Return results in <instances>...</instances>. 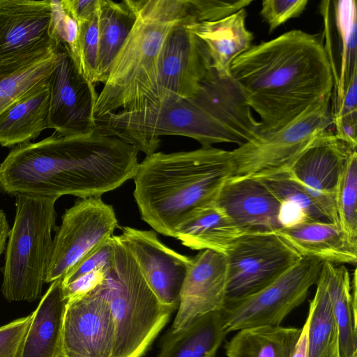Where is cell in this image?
<instances>
[{
  "label": "cell",
  "instance_id": "484cf974",
  "mask_svg": "<svg viewBox=\"0 0 357 357\" xmlns=\"http://www.w3.org/2000/svg\"><path fill=\"white\" fill-rule=\"evenodd\" d=\"M48 82L14 103L0 115L1 146L11 147L28 143L48 128Z\"/></svg>",
  "mask_w": 357,
  "mask_h": 357
},
{
  "label": "cell",
  "instance_id": "ffe728a7",
  "mask_svg": "<svg viewBox=\"0 0 357 357\" xmlns=\"http://www.w3.org/2000/svg\"><path fill=\"white\" fill-rule=\"evenodd\" d=\"M215 203L243 234L273 233L282 228L280 203L260 180L229 177Z\"/></svg>",
  "mask_w": 357,
  "mask_h": 357
},
{
  "label": "cell",
  "instance_id": "8fae6325",
  "mask_svg": "<svg viewBox=\"0 0 357 357\" xmlns=\"http://www.w3.org/2000/svg\"><path fill=\"white\" fill-rule=\"evenodd\" d=\"M57 1L0 0V64L38 60L60 45Z\"/></svg>",
  "mask_w": 357,
  "mask_h": 357
},
{
  "label": "cell",
  "instance_id": "44dd1931",
  "mask_svg": "<svg viewBox=\"0 0 357 357\" xmlns=\"http://www.w3.org/2000/svg\"><path fill=\"white\" fill-rule=\"evenodd\" d=\"M302 258H313L337 265L356 264L357 245L341 227L329 222H305L275 232Z\"/></svg>",
  "mask_w": 357,
  "mask_h": 357
},
{
  "label": "cell",
  "instance_id": "4fadbf2b",
  "mask_svg": "<svg viewBox=\"0 0 357 357\" xmlns=\"http://www.w3.org/2000/svg\"><path fill=\"white\" fill-rule=\"evenodd\" d=\"M188 24L178 25L167 38L159 56L154 82L143 106L167 99L195 98L213 70L203 44L188 29Z\"/></svg>",
  "mask_w": 357,
  "mask_h": 357
},
{
  "label": "cell",
  "instance_id": "d590c367",
  "mask_svg": "<svg viewBox=\"0 0 357 357\" xmlns=\"http://www.w3.org/2000/svg\"><path fill=\"white\" fill-rule=\"evenodd\" d=\"M31 313L0 326V357H19Z\"/></svg>",
  "mask_w": 357,
  "mask_h": 357
},
{
  "label": "cell",
  "instance_id": "277c9868",
  "mask_svg": "<svg viewBox=\"0 0 357 357\" xmlns=\"http://www.w3.org/2000/svg\"><path fill=\"white\" fill-rule=\"evenodd\" d=\"M231 175L229 151L202 146L155 152L138 164L133 195L142 219L155 231L175 238L192 212L215 202Z\"/></svg>",
  "mask_w": 357,
  "mask_h": 357
},
{
  "label": "cell",
  "instance_id": "7c38bea8",
  "mask_svg": "<svg viewBox=\"0 0 357 357\" xmlns=\"http://www.w3.org/2000/svg\"><path fill=\"white\" fill-rule=\"evenodd\" d=\"M116 228L119 226L114 210L100 196L78 198L62 216L45 282L63 277L79 260L112 238Z\"/></svg>",
  "mask_w": 357,
  "mask_h": 357
},
{
  "label": "cell",
  "instance_id": "4316f807",
  "mask_svg": "<svg viewBox=\"0 0 357 357\" xmlns=\"http://www.w3.org/2000/svg\"><path fill=\"white\" fill-rule=\"evenodd\" d=\"M227 335L220 311L209 312L178 332L169 331L157 357H214Z\"/></svg>",
  "mask_w": 357,
  "mask_h": 357
},
{
  "label": "cell",
  "instance_id": "b9f144b4",
  "mask_svg": "<svg viewBox=\"0 0 357 357\" xmlns=\"http://www.w3.org/2000/svg\"><path fill=\"white\" fill-rule=\"evenodd\" d=\"M214 357H215V356H214Z\"/></svg>",
  "mask_w": 357,
  "mask_h": 357
},
{
  "label": "cell",
  "instance_id": "60d3db41",
  "mask_svg": "<svg viewBox=\"0 0 357 357\" xmlns=\"http://www.w3.org/2000/svg\"><path fill=\"white\" fill-rule=\"evenodd\" d=\"M9 231L6 214L0 209V256L4 251Z\"/></svg>",
  "mask_w": 357,
  "mask_h": 357
},
{
  "label": "cell",
  "instance_id": "74e56055",
  "mask_svg": "<svg viewBox=\"0 0 357 357\" xmlns=\"http://www.w3.org/2000/svg\"><path fill=\"white\" fill-rule=\"evenodd\" d=\"M335 128V135L351 147H357V112L332 121Z\"/></svg>",
  "mask_w": 357,
  "mask_h": 357
},
{
  "label": "cell",
  "instance_id": "cb8c5ba5",
  "mask_svg": "<svg viewBox=\"0 0 357 357\" xmlns=\"http://www.w3.org/2000/svg\"><path fill=\"white\" fill-rule=\"evenodd\" d=\"M339 335L340 357H357L356 271L353 278L344 265L323 262Z\"/></svg>",
  "mask_w": 357,
  "mask_h": 357
},
{
  "label": "cell",
  "instance_id": "603a6c76",
  "mask_svg": "<svg viewBox=\"0 0 357 357\" xmlns=\"http://www.w3.org/2000/svg\"><path fill=\"white\" fill-rule=\"evenodd\" d=\"M245 8L224 18L189 24L188 29L203 44L212 68L230 75L233 61L252 46L253 34L245 26Z\"/></svg>",
  "mask_w": 357,
  "mask_h": 357
},
{
  "label": "cell",
  "instance_id": "52a82bcc",
  "mask_svg": "<svg viewBox=\"0 0 357 357\" xmlns=\"http://www.w3.org/2000/svg\"><path fill=\"white\" fill-rule=\"evenodd\" d=\"M13 226L8 234L1 292L8 301L38 300L53 250L56 199L17 195Z\"/></svg>",
  "mask_w": 357,
  "mask_h": 357
},
{
  "label": "cell",
  "instance_id": "83f0119b",
  "mask_svg": "<svg viewBox=\"0 0 357 357\" xmlns=\"http://www.w3.org/2000/svg\"><path fill=\"white\" fill-rule=\"evenodd\" d=\"M99 43L95 84L105 83L112 63L134 24L135 15L128 0H99Z\"/></svg>",
  "mask_w": 357,
  "mask_h": 357
},
{
  "label": "cell",
  "instance_id": "f35d334b",
  "mask_svg": "<svg viewBox=\"0 0 357 357\" xmlns=\"http://www.w3.org/2000/svg\"><path fill=\"white\" fill-rule=\"evenodd\" d=\"M99 0H62L66 13L77 23L91 17L98 8Z\"/></svg>",
  "mask_w": 357,
  "mask_h": 357
},
{
  "label": "cell",
  "instance_id": "9c48e42d",
  "mask_svg": "<svg viewBox=\"0 0 357 357\" xmlns=\"http://www.w3.org/2000/svg\"><path fill=\"white\" fill-rule=\"evenodd\" d=\"M323 262L302 258L273 282L245 298L227 301L220 311L227 334L241 329L280 326L306 299Z\"/></svg>",
  "mask_w": 357,
  "mask_h": 357
},
{
  "label": "cell",
  "instance_id": "4dcf8cb0",
  "mask_svg": "<svg viewBox=\"0 0 357 357\" xmlns=\"http://www.w3.org/2000/svg\"><path fill=\"white\" fill-rule=\"evenodd\" d=\"M56 60L57 51L38 60L0 64V115L47 82Z\"/></svg>",
  "mask_w": 357,
  "mask_h": 357
},
{
  "label": "cell",
  "instance_id": "30bf717a",
  "mask_svg": "<svg viewBox=\"0 0 357 357\" xmlns=\"http://www.w3.org/2000/svg\"><path fill=\"white\" fill-rule=\"evenodd\" d=\"M224 255L227 274L225 302L259 291L302 259L275 232L243 234Z\"/></svg>",
  "mask_w": 357,
  "mask_h": 357
},
{
  "label": "cell",
  "instance_id": "8992f818",
  "mask_svg": "<svg viewBox=\"0 0 357 357\" xmlns=\"http://www.w3.org/2000/svg\"><path fill=\"white\" fill-rule=\"evenodd\" d=\"M114 239L112 265L95 289L107 302L114 321L113 357H142L175 310L160 302L131 255Z\"/></svg>",
  "mask_w": 357,
  "mask_h": 357
},
{
  "label": "cell",
  "instance_id": "7a4b0ae2",
  "mask_svg": "<svg viewBox=\"0 0 357 357\" xmlns=\"http://www.w3.org/2000/svg\"><path fill=\"white\" fill-rule=\"evenodd\" d=\"M230 74L260 116L262 133L284 128L333 90L322 42L301 30L252 45Z\"/></svg>",
  "mask_w": 357,
  "mask_h": 357
},
{
  "label": "cell",
  "instance_id": "e0dca14e",
  "mask_svg": "<svg viewBox=\"0 0 357 357\" xmlns=\"http://www.w3.org/2000/svg\"><path fill=\"white\" fill-rule=\"evenodd\" d=\"M115 337L108 303L95 288L68 299L62 357H113Z\"/></svg>",
  "mask_w": 357,
  "mask_h": 357
},
{
  "label": "cell",
  "instance_id": "e575fe53",
  "mask_svg": "<svg viewBox=\"0 0 357 357\" xmlns=\"http://www.w3.org/2000/svg\"><path fill=\"white\" fill-rule=\"evenodd\" d=\"M307 0H264L260 14L268 26L269 33L305 10Z\"/></svg>",
  "mask_w": 357,
  "mask_h": 357
},
{
  "label": "cell",
  "instance_id": "d6a6232c",
  "mask_svg": "<svg viewBox=\"0 0 357 357\" xmlns=\"http://www.w3.org/2000/svg\"><path fill=\"white\" fill-rule=\"evenodd\" d=\"M260 181L280 202H286L297 208L308 222H331L301 185L287 173Z\"/></svg>",
  "mask_w": 357,
  "mask_h": 357
},
{
  "label": "cell",
  "instance_id": "f546056e",
  "mask_svg": "<svg viewBox=\"0 0 357 357\" xmlns=\"http://www.w3.org/2000/svg\"><path fill=\"white\" fill-rule=\"evenodd\" d=\"M307 319L309 357H340L338 329L322 268L314 298L310 301Z\"/></svg>",
  "mask_w": 357,
  "mask_h": 357
},
{
  "label": "cell",
  "instance_id": "5b68a950",
  "mask_svg": "<svg viewBox=\"0 0 357 357\" xmlns=\"http://www.w3.org/2000/svg\"><path fill=\"white\" fill-rule=\"evenodd\" d=\"M134 24L111 66L93 108L95 121L146 102L162 46L181 24L197 22L190 0H128Z\"/></svg>",
  "mask_w": 357,
  "mask_h": 357
},
{
  "label": "cell",
  "instance_id": "ba28073f",
  "mask_svg": "<svg viewBox=\"0 0 357 357\" xmlns=\"http://www.w3.org/2000/svg\"><path fill=\"white\" fill-rule=\"evenodd\" d=\"M331 93L284 128L230 151L231 178L264 179L287 172L314 137L332 124Z\"/></svg>",
  "mask_w": 357,
  "mask_h": 357
},
{
  "label": "cell",
  "instance_id": "8d00e7d4",
  "mask_svg": "<svg viewBox=\"0 0 357 357\" xmlns=\"http://www.w3.org/2000/svg\"><path fill=\"white\" fill-rule=\"evenodd\" d=\"M357 112V76L354 77L341 99L330 106L332 121Z\"/></svg>",
  "mask_w": 357,
  "mask_h": 357
},
{
  "label": "cell",
  "instance_id": "f1b7e54d",
  "mask_svg": "<svg viewBox=\"0 0 357 357\" xmlns=\"http://www.w3.org/2000/svg\"><path fill=\"white\" fill-rule=\"evenodd\" d=\"M301 328L263 326L238 331L225 344L227 357H291Z\"/></svg>",
  "mask_w": 357,
  "mask_h": 357
},
{
  "label": "cell",
  "instance_id": "ab89813d",
  "mask_svg": "<svg viewBox=\"0 0 357 357\" xmlns=\"http://www.w3.org/2000/svg\"><path fill=\"white\" fill-rule=\"evenodd\" d=\"M291 357H309L308 319L307 318L301 328L300 335Z\"/></svg>",
  "mask_w": 357,
  "mask_h": 357
},
{
  "label": "cell",
  "instance_id": "3957f363",
  "mask_svg": "<svg viewBox=\"0 0 357 357\" xmlns=\"http://www.w3.org/2000/svg\"><path fill=\"white\" fill-rule=\"evenodd\" d=\"M102 129L146 155L155 153L161 135L192 138L202 146L222 142L238 146L257 136V123L241 91L222 81L204 84L191 99H167L96 121Z\"/></svg>",
  "mask_w": 357,
  "mask_h": 357
},
{
  "label": "cell",
  "instance_id": "836d02e7",
  "mask_svg": "<svg viewBox=\"0 0 357 357\" xmlns=\"http://www.w3.org/2000/svg\"><path fill=\"white\" fill-rule=\"evenodd\" d=\"M77 24V52L73 61L79 73L95 84L99 43L98 6L89 19Z\"/></svg>",
  "mask_w": 357,
  "mask_h": 357
},
{
  "label": "cell",
  "instance_id": "d6986e66",
  "mask_svg": "<svg viewBox=\"0 0 357 357\" xmlns=\"http://www.w3.org/2000/svg\"><path fill=\"white\" fill-rule=\"evenodd\" d=\"M227 283L224 254L202 250L190 257L178 312L169 331L178 332L205 314L221 311L226 301Z\"/></svg>",
  "mask_w": 357,
  "mask_h": 357
},
{
  "label": "cell",
  "instance_id": "2e32d148",
  "mask_svg": "<svg viewBox=\"0 0 357 357\" xmlns=\"http://www.w3.org/2000/svg\"><path fill=\"white\" fill-rule=\"evenodd\" d=\"M354 150L327 128L314 137L285 172L301 185L328 220L337 225L336 186L342 167Z\"/></svg>",
  "mask_w": 357,
  "mask_h": 357
},
{
  "label": "cell",
  "instance_id": "7402d4cb",
  "mask_svg": "<svg viewBox=\"0 0 357 357\" xmlns=\"http://www.w3.org/2000/svg\"><path fill=\"white\" fill-rule=\"evenodd\" d=\"M67 302L61 277L50 283L36 309L31 312L19 357H62Z\"/></svg>",
  "mask_w": 357,
  "mask_h": 357
},
{
  "label": "cell",
  "instance_id": "ac0fdd59",
  "mask_svg": "<svg viewBox=\"0 0 357 357\" xmlns=\"http://www.w3.org/2000/svg\"><path fill=\"white\" fill-rule=\"evenodd\" d=\"M319 10L324 25L322 45L333 78L332 106L341 99L357 76L356 2L324 0Z\"/></svg>",
  "mask_w": 357,
  "mask_h": 357
},
{
  "label": "cell",
  "instance_id": "5bb4252c",
  "mask_svg": "<svg viewBox=\"0 0 357 357\" xmlns=\"http://www.w3.org/2000/svg\"><path fill=\"white\" fill-rule=\"evenodd\" d=\"M48 128L61 136L88 133L97 126L93 108L95 84L79 71L66 45L60 44L49 82Z\"/></svg>",
  "mask_w": 357,
  "mask_h": 357
},
{
  "label": "cell",
  "instance_id": "9a60e30c",
  "mask_svg": "<svg viewBox=\"0 0 357 357\" xmlns=\"http://www.w3.org/2000/svg\"><path fill=\"white\" fill-rule=\"evenodd\" d=\"M121 229L115 237L131 255L151 290L162 304L178 308L190 257L165 245L153 230Z\"/></svg>",
  "mask_w": 357,
  "mask_h": 357
},
{
  "label": "cell",
  "instance_id": "d4e9b609",
  "mask_svg": "<svg viewBox=\"0 0 357 357\" xmlns=\"http://www.w3.org/2000/svg\"><path fill=\"white\" fill-rule=\"evenodd\" d=\"M243 234L213 202L192 212L178 226L175 238L192 250H211L225 254Z\"/></svg>",
  "mask_w": 357,
  "mask_h": 357
},
{
  "label": "cell",
  "instance_id": "6da1fadb",
  "mask_svg": "<svg viewBox=\"0 0 357 357\" xmlns=\"http://www.w3.org/2000/svg\"><path fill=\"white\" fill-rule=\"evenodd\" d=\"M138 153L98 125L85 134L53 135L10 151L0 165V189L13 196L56 199L101 197L133 178Z\"/></svg>",
  "mask_w": 357,
  "mask_h": 357
},
{
  "label": "cell",
  "instance_id": "1f68e13d",
  "mask_svg": "<svg viewBox=\"0 0 357 357\" xmlns=\"http://www.w3.org/2000/svg\"><path fill=\"white\" fill-rule=\"evenodd\" d=\"M335 202L339 225L349 240L357 245V152L347 159L335 190Z\"/></svg>",
  "mask_w": 357,
  "mask_h": 357
}]
</instances>
